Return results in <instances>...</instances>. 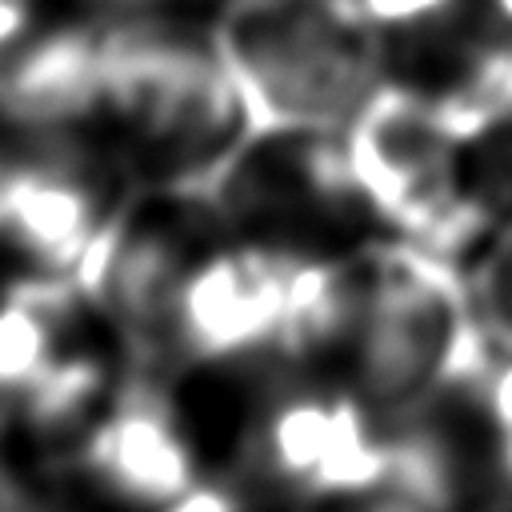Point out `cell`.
I'll return each mask as SVG.
<instances>
[{
    "label": "cell",
    "instance_id": "13",
    "mask_svg": "<svg viewBox=\"0 0 512 512\" xmlns=\"http://www.w3.org/2000/svg\"><path fill=\"white\" fill-rule=\"evenodd\" d=\"M460 192L484 240L512 220V112L464 136Z\"/></svg>",
    "mask_w": 512,
    "mask_h": 512
},
{
    "label": "cell",
    "instance_id": "11",
    "mask_svg": "<svg viewBox=\"0 0 512 512\" xmlns=\"http://www.w3.org/2000/svg\"><path fill=\"white\" fill-rule=\"evenodd\" d=\"M116 388L120 376L112 372L108 356L100 348L68 340L56 352V360L32 380V388H24L8 404V412L32 444L72 456L108 408V400L116 396Z\"/></svg>",
    "mask_w": 512,
    "mask_h": 512
},
{
    "label": "cell",
    "instance_id": "21",
    "mask_svg": "<svg viewBox=\"0 0 512 512\" xmlns=\"http://www.w3.org/2000/svg\"><path fill=\"white\" fill-rule=\"evenodd\" d=\"M12 492H16V488H12V484H8V476L0 472V512L8 508V500H12Z\"/></svg>",
    "mask_w": 512,
    "mask_h": 512
},
{
    "label": "cell",
    "instance_id": "9",
    "mask_svg": "<svg viewBox=\"0 0 512 512\" xmlns=\"http://www.w3.org/2000/svg\"><path fill=\"white\" fill-rule=\"evenodd\" d=\"M76 472L116 508L164 512L184 500L200 476L196 436L168 396V388L144 372H128L72 452Z\"/></svg>",
    "mask_w": 512,
    "mask_h": 512
},
{
    "label": "cell",
    "instance_id": "2",
    "mask_svg": "<svg viewBox=\"0 0 512 512\" xmlns=\"http://www.w3.org/2000/svg\"><path fill=\"white\" fill-rule=\"evenodd\" d=\"M212 40L248 136L344 132L388 76L384 36L352 0H228Z\"/></svg>",
    "mask_w": 512,
    "mask_h": 512
},
{
    "label": "cell",
    "instance_id": "15",
    "mask_svg": "<svg viewBox=\"0 0 512 512\" xmlns=\"http://www.w3.org/2000/svg\"><path fill=\"white\" fill-rule=\"evenodd\" d=\"M352 4L384 40H392V36H404V32H416V28L432 24L456 0H352Z\"/></svg>",
    "mask_w": 512,
    "mask_h": 512
},
{
    "label": "cell",
    "instance_id": "20",
    "mask_svg": "<svg viewBox=\"0 0 512 512\" xmlns=\"http://www.w3.org/2000/svg\"><path fill=\"white\" fill-rule=\"evenodd\" d=\"M488 8H492V12L512 28V0H488Z\"/></svg>",
    "mask_w": 512,
    "mask_h": 512
},
{
    "label": "cell",
    "instance_id": "10",
    "mask_svg": "<svg viewBox=\"0 0 512 512\" xmlns=\"http://www.w3.org/2000/svg\"><path fill=\"white\" fill-rule=\"evenodd\" d=\"M108 20L32 28L0 52V124L32 136H76L104 124Z\"/></svg>",
    "mask_w": 512,
    "mask_h": 512
},
{
    "label": "cell",
    "instance_id": "19",
    "mask_svg": "<svg viewBox=\"0 0 512 512\" xmlns=\"http://www.w3.org/2000/svg\"><path fill=\"white\" fill-rule=\"evenodd\" d=\"M96 4H108V8H116V12H152V8L164 4V0H96Z\"/></svg>",
    "mask_w": 512,
    "mask_h": 512
},
{
    "label": "cell",
    "instance_id": "18",
    "mask_svg": "<svg viewBox=\"0 0 512 512\" xmlns=\"http://www.w3.org/2000/svg\"><path fill=\"white\" fill-rule=\"evenodd\" d=\"M4 512H68V508H60V504H44V500H32V496H24V492H12V500H8V508Z\"/></svg>",
    "mask_w": 512,
    "mask_h": 512
},
{
    "label": "cell",
    "instance_id": "5",
    "mask_svg": "<svg viewBox=\"0 0 512 512\" xmlns=\"http://www.w3.org/2000/svg\"><path fill=\"white\" fill-rule=\"evenodd\" d=\"M220 228L228 224L196 188L152 184L124 196L76 268L88 312L112 328L140 368L164 364L176 296Z\"/></svg>",
    "mask_w": 512,
    "mask_h": 512
},
{
    "label": "cell",
    "instance_id": "8",
    "mask_svg": "<svg viewBox=\"0 0 512 512\" xmlns=\"http://www.w3.org/2000/svg\"><path fill=\"white\" fill-rule=\"evenodd\" d=\"M300 252L244 232L208 244L176 296L164 360L232 364L272 356Z\"/></svg>",
    "mask_w": 512,
    "mask_h": 512
},
{
    "label": "cell",
    "instance_id": "6",
    "mask_svg": "<svg viewBox=\"0 0 512 512\" xmlns=\"http://www.w3.org/2000/svg\"><path fill=\"white\" fill-rule=\"evenodd\" d=\"M240 452L256 484L320 504L392 472V424L348 384L292 380L256 408Z\"/></svg>",
    "mask_w": 512,
    "mask_h": 512
},
{
    "label": "cell",
    "instance_id": "3",
    "mask_svg": "<svg viewBox=\"0 0 512 512\" xmlns=\"http://www.w3.org/2000/svg\"><path fill=\"white\" fill-rule=\"evenodd\" d=\"M104 124L128 140L156 184L184 188L208 180L248 136L212 28L196 32L152 12L108 20Z\"/></svg>",
    "mask_w": 512,
    "mask_h": 512
},
{
    "label": "cell",
    "instance_id": "14",
    "mask_svg": "<svg viewBox=\"0 0 512 512\" xmlns=\"http://www.w3.org/2000/svg\"><path fill=\"white\" fill-rule=\"evenodd\" d=\"M468 292L492 352L512 360V220L484 240V252L468 272Z\"/></svg>",
    "mask_w": 512,
    "mask_h": 512
},
{
    "label": "cell",
    "instance_id": "4",
    "mask_svg": "<svg viewBox=\"0 0 512 512\" xmlns=\"http://www.w3.org/2000/svg\"><path fill=\"white\" fill-rule=\"evenodd\" d=\"M340 140L364 208L400 240L448 260L484 240L460 192L464 136L428 92L384 76Z\"/></svg>",
    "mask_w": 512,
    "mask_h": 512
},
{
    "label": "cell",
    "instance_id": "7",
    "mask_svg": "<svg viewBox=\"0 0 512 512\" xmlns=\"http://www.w3.org/2000/svg\"><path fill=\"white\" fill-rule=\"evenodd\" d=\"M124 196L112 168L76 136L16 132L0 144V244L32 272L76 280Z\"/></svg>",
    "mask_w": 512,
    "mask_h": 512
},
{
    "label": "cell",
    "instance_id": "12",
    "mask_svg": "<svg viewBox=\"0 0 512 512\" xmlns=\"http://www.w3.org/2000/svg\"><path fill=\"white\" fill-rule=\"evenodd\" d=\"M88 308L76 280L32 272L0 292V408L32 388V380L72 340L76 316Z\"/></svg>",
    "mask_w": 512,
    "mask_h": 512
},
{
    "label": "cell",
    "instance_id": "16",
    "mask_svg": "<svg viewBox=\"0 0 512 512\" xmlns=\"http://www.w3.org/2000/svg\"><path fill=\"white\" fill-rule=\"evenodd\" d=\"M488 404H492L500 436H504V468H508V484H512V360L508 356H500L488 376Z\"/></svg>",
    "mask_w": 512,
    "mask_h": 512
},
{
    "label": "cell",
    "instance_id": "17",
    "mask_svg": "<svg viewBox=\"0 0 512 512\" xmlns=\"http://www.w3.org/2000/svg\"><path fill=\"white\" fill-rule=\"evenodd\" d=\"M164 512H252V504H248L236 488H224V484L204 480V484H196L184 500H176V504L164 508Z\"/></svg>",
    "mask_w": 512,
    "mask_h": 512
},
{
    "label": "cell",
    "instance_id": "1",
    "mask_svg": "<svg viewBox=\"0 0 512 512\" xmlns=\"http://www.w3.org/2000/svg\"><path fill=\"white\" fill-rule=\"evenodd\" d=\"M468 276L412 240L360 248V296L340 352L344 384L388 424L496 368Z\"/></svg>",
    "mask_w": 512,
    "mask_h": 512
}]
</instances>
